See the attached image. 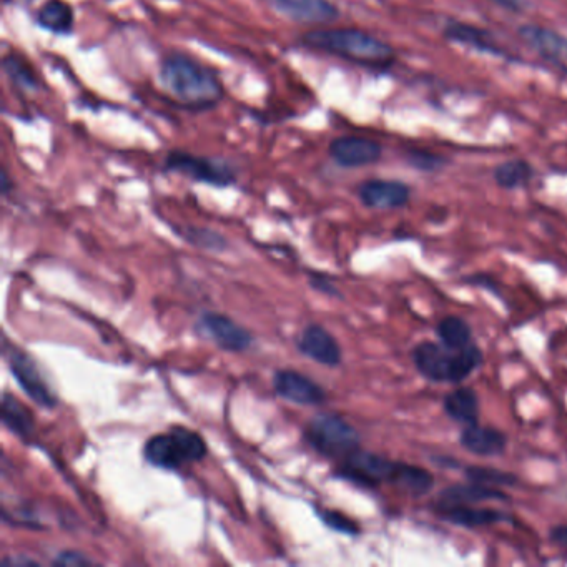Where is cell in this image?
I'll return each instance as SVG.
<instances>
[{
    "mask_svg": "<svg viewBox=\"0 0 567 567\" xmlns=\"http://www.w3.org/2000/svg\"><path fill=\"white\" fill-rule=\"evenodd\" d=\"M285 20L298 25H328L340 19V9L331 0H263Z\"/></svg>",
    "mask_w": 567,
    "mask_h": 567,
    "instance_id": "obj_9",
    "label": "cell"
},
{
    "mask_svg": "<svg viewBox=\"0 0 567 567\" xmlns=\"http://www.w3.org/2000/svg\"><path fill=\"white\" fill-rule=\"evenodd\" d=\"M310 286L313 290L323 293V295L341 298V293L336 288L335 283L325 273H310Z\"/></svg>",
    "mask_w": 567,
    "mask_h": 567,
    "instance_id": "obj_32",
    "label": "cell"
},
{
    "mask_svg": "<svg viewBox=\"0 0 567 567\" xmlns=\"http://www.w3.org/2000/svg\"><path fill=\"white\" fill-rule=\"evenodd\" d=\"M390 484L413 498H421L433 489L434 476L428 469L415 466V464L396 463L395 471L391 476Z\"/></svg>",
    "mask_w": 567,
    "mask_h": 567,
    "instance_id": "obj_22",
    "label": "cell"
},
{
    "mask_svg": "<svg viewBox=\"0 0 567 567\" xmlns=\"http://www.w3.org/2000/svg\"><path fill=\"white\" fill-rule=\"evenodd\" d=\"M4 566H12V567H19V566H39V564L32 561L29 558H7L4 559Z\"/></svg>",
    "mask_w": 567,
    "mask_h": 567,
    "instance_id": "obj_37",
    "label": "cell"
},
{
    "mask_svg": "<svg viewBox=\"0 0 567 567\" xmlns=\"http://www.w3.org/2000/svg\"><path fill=\"white\" fill-rule=\"evenodd\" d=\"M208 456V444L202 434L183 426H173L167 433L153 434L143 446V458L155 468L177 471L200 463Z\"/></svg>",
    "mask_w": 567,
    "mask_h": 567,
    "instance_id": "obj_3",
    "label": "cell"
},
{
    "mask_svg": "<svg viewBox=\"0 0 567 567\" xmlns=\"http://www.w3.org/2000/svg\"><path fill=\"white\" fill-rule=\"evenodd\" d=\"M453 371H451V383H461L468 380L474 371L484 363V355L478 345L464 346L463 350L453 351Z\"/></svg>",
    "mask_w": 567,
    "mask_h": 567,
    "instance_id": "obj_27",
    "label": "cell"
},
{
    "mask_svg": "<svg viewBox=\"0 0 567 567\" xmlns=\"http://www.w3.org/2000/svg\"><path fill=\"white\" fill-rule=\"evenodd\" d=\"M158 84L173 102L188 110H212L225 99V87L217 72L183 52L163 55Z\"/></svg>",
    "mask_w": 567,
    "mask_h": 567,
    "instance_id": "obj_1",
    "label": "cell"
},
{
    "mask_svg": "<svg viewBox=\"0 0 567 567\" xmlns=\"http://www.w3.org/2000/svg\"><path fill=\"white\" fill-rule=\"evenodd\" d=\"M162 170L217 188L232 187L238 180L237 168L227 158L205 157L183 150H170L163 158Z\"/></svg>",
    "mask_w": 567,
    "mask_h": 567,
    "instance_id": "obj_5",
    "label": "cell"
},
{
    "mask_svg": "<svg viewBox=\"0 0 567 567\" xmlns=\"http://www.w3.org/2000/svg\"><path fill=\"white\" fill-rule=\"evenodd\" d=\"M519 39L536 52L546 64L567 74V37L543 25L524 24L518 29Z\"/></svg>",
    "mask_w": 567,
    "mask_h": 567,
    "instance_id": "obj_10",
    "label": "cell"
},
{
    "mask_svg": "<svg viewBox=\"0 0 567 567\" xmlns=\"http://www.w3.org/2000/svg\"><path fill=\"white\" fill-rule=\"evenodd\" d=\"M305 441L323 458H345L360 448V433L336 413H318L305 428Z\"/></svg>",
    "mask_w": 567,
    "mask_h": 567,
    "instance_id": "obj_4",
    "label": "cell"
},
{
    "mask_svg": "<svg viewBox=\"0 0 567 567\" xmlns=\"http://www.w3.org/2000/svg\"><path fill=\"white\" fill-rule=\"evenodd\" d=\"M494 182L504 190L526 187L534 177V168L526 160H508L494 168Z\"/></svg>",
    "mask_w": 567,
    "mask_h": 567,
    "instance_id": "obj_26",
    "label": "cell"
},
{
    "mask_svg": "<svg viewBox=\"0 0 567 567\" xmlns=\"http://www.w3.org/2000/svg\"><path fill=\"white\" fill-rule=\"evenodd\" d=\"M2 69L7 79L17 89L24 90V92H35L40 89L39 77L35 74L34 67L22 55L15 54V52L4 55Z\"/></svg>",
    "mask_w": 567,
    "mask_h": 567,
    "instance_id": "obj_24",
    "label": "cell"
},
{
    "mask_svg": "<svg viewBox=\"0 0 567 567\" xmlns=\"http://www.w3.org/2000/svg\"><path fill=\"white\" fill-rule=\"evenodd\" d=\"M395 466L396 461L358 448L341 459L335 476L361 488H378L380 484L390 483Z\"/></svg>",
    "mask_w": 567,
    "mask_h": 567,
    "instance_id": "obj_6",
    "label": "cell"
},
{
    "mask_svg": "<svg viewBox=\"0 0 567 567\" xmlns=\"http://www.w3.org/2000/svg\"><path fill=\"white\" fill-rule=\"evenodd\" d=\"M464 476L473 483L493 486V488H503V486H514L518 483V478L514 474L506 473L501 469L489 468V466H468L464 469Z\"/></svg>",
    "mask_w": 567,
    "mask_h": 567,
    "instance_id": "obj_28",
    "label": "cell"
},
{
    "mask_svg": "<svg viewBox=\"0 0 567 567\" xmlns=\"http://www.w3.org/2000/svg\"><path fill=\"white\" fill-rule=\"evenodd\" d=\"M438 514L444 521L459 528H486L491 524L503 523L508 519L506 514L496 509L474 508L473 504H453V506H436Z\"/></svg>",
    "mask_w": 567,
    "mask_h": 567,
    "instance_id": "obj_18",
    "label": "cell"
},
{
    "mask_svg": "<svg viewBox=\"0 0 567 567\" xmlns=\"http://www.w3.org/2000/svg\"><path fill=\"white\" fill-rule=\"evenodd\" d=\"M273 390L282 400L298 406H320L326 401V391L310 376L295 370H278L273 375Z\"/></svg>",
    "mask_w": 567,
    "mask_h": 567,
    "instance_id": "obj_11",
    "label": "cell"
},
{
    "mask_svg": "<svg viewBox=\"0 0 567 567\" xmlns=\"http://www.w3.org/2000/svg\"><path fill=\"white\" fill-rule=\"evenodd\" d=\"M444 39L451 44L463 45L466 49L474 50L479 54L493 55V57H503V59L514 60L506 49L501 47L498 40L489 30L481 29L476 25L459 22V20H448L443 27Z\"/></svg>",
    "mask_w": 567,
    "mask_h": 567,
    "instance_id": "obj_15",
    "label": "cell"
},
{
    "mask_svg": "<svg viewBox=\"0 0 567 567\" xmlns=\"http://www.w3.org/2000/svg\"><path fill=\"white\" fill-rule=\"evenodd\" d=\"M55 566L64 567H84L92 566L94 561L87 558L85 554L77 553V551H62V553L57 554V558L54 559Z\"/></svg>",
    "mask_w": 567,
    "mask_h": 567,
    "instance_id": "obj_33",
    "label": "cell"
},
{
    "mask_svg": "<svg viewBox=\"0 0 567 567\" xmlns=\"http://www.w3.org/2000/svg\"><path fill=\"white\" fill-rule=\"evenodd\" d=\"M2 423L10 433H14L15 436L25 441L34 434V416L10 393H5L2 398Z\"/></svg>",
    "mask_w": 567,
    "mask_h": 567,
    "instance_id": "obj_23",
    "label": "cell"
},
{
    "mask_svg": "<svg viewBox=\"0 0 567 567\" xmlns=\"http://www.w3.org/2000/svg\"><path fill=\"white\" fill-rule=\"evenodd\" d=\"M436 335H438L441 345L446 346L449 351L463 350L464 346L473 343V330L469 326L468 321L459 318V316H446L439 321L436 326Z\"/></svg>",
    "mask_w": 567,
    "mask_h": 567,
    "instance_id": "obj_25",
    "label": "cell"
},
{
    "mask_svg": "<svg viewBox=\"0 0 567 567\" xmlns=\"http://www.w3.org/2000/svg\"><path fill=\"white\" fill-rule=\"evenodd\" d=\"M491 499H503L506 501L508 496L501 489L484 484L473 483L456 484L451 488H446L439 494V506H453V504H476L481 501H491Z\"/></svg>",
    "mask_w": 567,
    "mask_h": 567,
    "instance_id": "obj_21",
    "label": "cell"
},
{
    "mask_svg": "<svg viewBox=\"0 0 567 567\" xmlns=\"http://www.w3.org/2000/svg\"><path fill=\"white\" fill-rule=\"evenodd\" d=\"M298 44L366 69H386L396 59L390 44L361 29L308 30L300 35Z\"/></svg>",
    "mask_w": 567,
    "mask_h": 567,
    "instance_id": "obj_2",
    "label": "cell"
},
{
    "mask_svg": "<svg viewBox=\"0 0 567 567\" xmlns=\"http://www.w3.org/2000/svg\"><path fill=\"white\" fill-rule=\"evenodd\" d=\"M328 155L341 168L368 167L383 157V147L373 139L343 135L331 140Z\"/></svg>",
    "mask_w": 567,
    "mask_h": 567,
    "instance_id": "obj_13",
    "label": "cell"
},
{
    "mask_svg": "<svg viewBox=\"0 0 567 567\" xmlns=\"http://www.w3.org/2000/svg\"><path fill=\"white\" fill-rule=\"evenodd\" d=\"M469 283H474V285H481L484 288H488V290L494 291L496 295H499V290H496V285L494 283L489 282V278L486 275H481V277H471L468 280Z\"/></svg>",
    "mask_w": 567,
    "mask_h": 567,
    "instance_id": "obj_38",
    "label": "cell"
},
{
    "mask_svg": "<svg viewBox=\"0 0 567 567\" xmlns=\"http://www.w3.org/2000/svg\"><path fill=\"white\" fill-rule=\"evenodd\" d=\"M406 163L420 172L434 173L443 170L448 160L429 150H408Z\"/></svg>",
    "mask_w": 567,
    "mask_h": 567,
    "instance_id": "obj_30",
    "label": "cell"
},
{
    "mask_svg": "<svg viewBox=\"0 0 567 567\" xmlns=\"http://www.w3.org/2000/svg\"><path fill=\"white\" fill-rule=\"evenodd\" d=\"M12 188H14V183L10 180L9 172H7L5 168H2V173H0V190H2V195L7 197Z\"/></svg>",
    "mask_w": 567,
    "mask_h": 567,
    "instance_id": "obj_36",
    "label": "cell"
},
{
    "mask_svg": "<svg viewBox=\"0 0 567 567\" xmlns=\"http://www.w3.org/2000/svg\"><path fill=\"white\" fill-rule=\"evenodd\" d=\"M5 356L9 360L10 373L25 395L29 396L35 405L42 406L45 410H54L55 406L59 405V400L44 380L37 363L15 346H12Z\"/></svg>",
    "mask_w": 567,
    "mask_h": 567,
    "instance_id": "obj_8",
    "label": "cell"
},
{
    "mask_svg": "<svg viewBox=\"0 0 567 567\" xmlns=\"http://www.w3.org/2000/svg\"><path fill=\"white\" fill-rule=\"evenodd\" d=\"M316 513H318V518L323 521V524L336 531V533L348 534V536H356V534L360 533L358 524L343 513L323 508L316 509Z\"/></svg>",
    "mask_w": 567,
    "mask_h": 567,
    "instance_id": "obj_31",
    "label": "cell"
},
{
    "mask_svg": "<svg viewBox=\"0 0 567 567\" xmlns=\"http://www.w3.org/2000/svg\"><path fill=\"white\" fill-rule=\"evenodd\" d=\"M489 2L514 14H523L529 9V0H489Z\"/></svg>",
    "mask_w": 567,
    "mask_h": 567,
    "instance_id": "obj_34",
    "label": "cell"
},
{
    "mask_svg": "<svg viewBox=\"0 0 567 567\" xmlns=\"http://www.w3.org/2000/svg\"><path fill=\"white\" fill-rule=\"evenodd\" d=\"M459 443L469 453L481 456V458H491V456H499L506 451L508 438L499 429L479 426L476 423V425L466 426L463 429Z\"/></svg>",
    "mask_w": 567,
    "mask_h": 567,
    "instance_id": "obj_17",
    "label": "cell"
},
{
    "mask_svg": "<svg viewBox=\"0 0 567 567\" xmlns=\"http://www.w3.org/2000/svg\"><path fill=\"white\" fill-rule=\"evenodd\" d=\"M198 333L212 341L220 350L228 353H243L253 346V335L247 328L238 325L237 321L222 313L205 311L198 316Z\"/></svg>",
    "mask_w": 567,
    "mask_h": 567,
    "instance_id": "obj_7",
    "label": "cell"
},
{
    "mask_svg": "<svg viewBox=\"0 0 567 567\" xmlns=\"http://www.w3.org/2000/svg\"><path fill=\"white\" fill-rule=\"evenodd\" d=\"M182 237L193 247L210 250V252H223L227 248V240L210 228L187 227L183 230Z\"/></svg>",
    "mask_w": 567,
    "mask_h": 567,
    "instance_id": "obj_29",
    "label": "cell"
},
{
    "mask_svg": "<svg viewBox=\"0 0 567 567\" xmlns=\"http://www.w3.org/2000/svg\"><path fill=\"white\" fill-rule=\"evenodd\" d=\"M416 370L431 383H451L453 351L434 341H423L411 353Z\"/></svg>",
    "mask_w": 567,
    "mask_h": 567,
    "instance_id": "obj_16",
    "label": "cell"
},
{
    "mask_svg": "<svg viewBox=\"0 0 567 567\" xmlns=\"http://www.w3.org/2000/svg\"><path fill=\"white\" fill-rule=\"evenodd\" d=\"M358 198L371 210H396L410 203L411 188L400 180L371 178L358 185Z\"/></svg>",
    "mask_w": 567,
    "mask_h": 567,
    "instance_id": "obj_14",
    "label": "cell"
},
{
    "mask_svg": "<svg viewBox=\"0 0 567 567\" xmlns=\"http://www.w3.org/2000/svg\"><path fill=\"white\" fill-rule=\"evenodd\" d=\"M296 350L326 368H336L343 361L340 343L325 326L316 323L305 326L296 336Z\"/></svg>",
    "mask_w": 567,
    "mask_h": 567,
    "instance_id": "obj_12",
    "label": "cell"
},
{
    "mask_svg": "<svg viewBox=\"0 0 567 567\" xmlns=\"http://www.w3.org/2000/svg\"><path fill=\"white\" fill-rule=\"evenodd\" d=\"M443 410L449 420L463 426L476 425L479 420V398L473 388H458L444 396Z\"/></svg>",
    "mask_w": 567,
    "mask_h": 567,
    "instance_id": "obj_20",
    "label": "cell"
},
{
    "mask_svg": "<svg viewBox=\"0 0 567 567\" xmlns=\"http://www.w3.org/2000/svg\"><path fill=\"white\" fill-rule=\"evenodd\" d=\"M549 538H551V543L556 544L559 548L567 549V526H556L551 529Z\"/></svg>",
    "mask_w": 567,
    "mask_h": 567,
    "instance_id": "obj_35",
    "label": "cell"
},
{
    "mask_svg": "<svg viewBox=\"0 0 567 567\" xmlns=\"http://www.w3.org/2000/svg\"><path fill=\"white\" fill-rule=\"evenodd\" d=\"M35 22L50 34L70 35L75 29V10L67 0H45L40 5Z\"/></svg>",
    "mask_w": 567,
    "mask_h": 567,
    "instance_id": "obj_19",
    "label": "cell"
}]
</instances>
